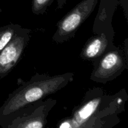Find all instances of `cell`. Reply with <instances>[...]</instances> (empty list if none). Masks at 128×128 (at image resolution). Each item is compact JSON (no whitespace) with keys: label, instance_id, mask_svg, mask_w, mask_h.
<instances>
[{"label":"cell","instance_id":"cell-4","mask_svg":"<svg viewBox=\"0 0 128 128\" xmlns=\"http://www.w3.org/2000/svg\"><path fill=\"white\" fill-rule=\"evenodd\" d=\"M126 66V58L123 53L118 50H112L100 59L97 66L94 68L91 79L105 84L120 74Z\"/></svg>","mask_w":128,"mask_h":128},{"label":"cell","instance_id":"cell-10","mask_svg":"<svg viewBox=\"0 0 128 128\" xmlns=\"http://www.w3.org/2000/svg\"><path fill=\"white\" fill-rule=\"evenodd\" d=\"M59 127L61 128H72L71 123V120H66L64 121L61 123V124L59 126Z\"/></svg>","mask_w":128,"mask_h":128},{"label":"cell","instance_id":"cell-2","mask_svg":"<svg viewBox=\"0 0 128 128\" xmlns=\"http://www.w3.org/2000/svg\"><path fill=\"white\" fill-rule=\"evenodd\" d=\"M98 0H83L70 11L58 24L57 31L52 37L57 43L68 41L85 20L88 18L96 7Z\"/></svg>","mask_w":128,"mask_h":128},{"label":"cell","instance_id":"cell-6","mask_svg":"<svg viewBox=\"0 0 128 128\" xmlns=\"http://www.w3.org/2000/svg\"><path fill=\"white\" fill-rule=\"evenodd\" d=\"M104 93L102 90H96L94 97L89 99L84 102L81 106L75 111L72 118L70 119L72 128H82L89 121L93 118L95 114L97 113L101 108L103 101Z\"/></svg>","mask_w":128,"mask_h":128},{"label":"cell","instance_id":"cell-3","mask_svg":"<svg viewBox=\"0 0 128 128\" xmlns=\"http://www.w3.org/2000/svg\"><path fill=\"white\" fill-rule=\"evenodd\" d=\"M30 30L20 27L0 52V78L5 77L18 63L30 41Z\"/></svg>","mask_w":128,"mask_h":128},{"label":"cell","instance_id":"cell-1","mask_svg":"<svg viewBox=\"0 0 128 128\" xmlns=\"http://www.w3.org/2000/svg\"><path fill=\"white\" fill-rule=\"evenodd\" d=\"M74 73L50 76L37 73L10 94L0 108V124L6 128L11 119L31 104L42 100L64 88L73 80Z\"/></svg>","mask_w":128,"mask_h":128},{"label":"cell","instance_id":"cell-5","mask_svg":"<svg viewBox=\"0 0 128 128\" xmlns=\"http://www.w3.org/2000/svg\"><path fill=\"white\" fill-rule=\"evenodd\" d=\"M56 101L47 100L46 102L40 101L38 107L30 114L20 115L12 119L6 128H42L46 125V116Z\"/></svg>","mask_w":128,"mask_h":128},{"label":"cell","instance_id":"cell-7","mask_svg":"<svg viewBox=\"0 0 128 128\" xmlns=\"http://www.w3.org/2000/svg\"><path fill=\"white\" fill-rule=\"evenodd\" d=\"M108 46V38L102 33L90 39L82 49L81 57L88 60H98L104 53Z\"/></svg>","mask_w":128,"mask_h":128},{"label":"cell","instance_id":"cell-9","mask_svg":"<svg viewBox=\"0 0 128 128\" xmlns=\"http://www.w3.org/2000/svg\"><path fill=\"white\" fill-rule=\"evenodd\" d=\"M52 1V0H32V12L36 14H43Z\"/></svg>","mask_w":128,"mask_h":128},{"label":"cell","instance_id":"cell-8","mask_svg":"<svg viewBox=\"0 0 128 128\" xmlns=\"http://www.w3.org/2000/svg\"><path fill=\"white\" fill-rule=\"evenodd\" d=\"M21 26L18 24H10L0 27V52L8 44Z\"/></svg>","mask_w":128,"mask_h":128}]
</instances>
